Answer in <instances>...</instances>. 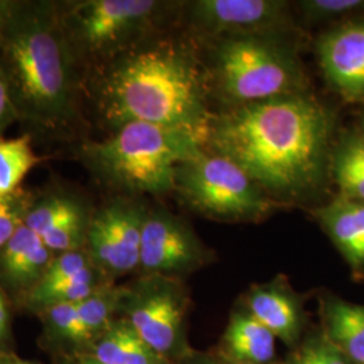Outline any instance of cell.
<instances>
[{
    "instance_id": "1",
    "label": "cell",
    "mask_w": 364,
    "mask_h": 364,
    "mask_svg": "<svg viewBox=\"0 0 364 364\" xmlns=\"http://www.w3.org/2000/svg\"><path fill=\"white\" fill-rule=\"evenodd\" d=\"M329 135L328 111L299 92L212 115L205 142L260 189L299 196L321 180Z\"/></svg>"
},
{
    "instance_id": "2",
    "label": "cell",
    "mask_w": 364,
    "mask_h": 364,
    "mask_svg": "<svg viewBox=\"0 0 364 364\" xmlns=\"http://www.w3.org/2000/svg\"><path fill=\"white\" fill-rule=\"evenodd\" d=\"M207 78L193 54L170 39L139 42L117 54L97 81V105L117 127L142 122L191 131L207 141L212 115Z\"/></svg>"
},
{
    "instance_id": "3",
    "label": "cell",
    "mask_w": 364,
    "mask_h": 364,
    "mask_svg": "<svg viewBox=\"0 0 364 364\" xmlns=\"http://www.w3.org/2000/svg\"><path fill=\"white\" fill-rule=\"evenodd\" d=\"M19 119L41 130L68 126L77 109V58L57 3L22 1L0 43Z\"/></svg>"
},
{
    "instance_id": "4",
    "label": "cell",
    "mask_w": 364,
    "mask_h": 364,
    "mask_svg": "<svg viewBox=\"0 0 364 364\" xmlns=\"http://www.w3.org/2000/svg\"><path fill=\"white\" fill-rule=\"evenodd\" d=\"M205 141L191 131L134 122L103 141L84 144L85 165L102 180L132 193L164 195L177 170L200 156Z\"/></svg>"
},
{
    "instance_id": "5",
    "label": "cell",
    "mask_w": 364,
    "mask_h": 364,
    "mask_svg": "<svg viewBox=\"0 0 364 364\" xmlns=\"http://www.w3.org/2000/svg\"><path fill=\"white\" fill-rule=\"evenodd\" d=\"M215 70L221 92L235 105L299 93L304 81L293 53L267 34L221 39Z\"/></svg>"
},
{
    "instance_id": "6",
    "label": "cell",
    "mask_w": 364,
    "mask_h": 364,
    "mask_svg": "<svg viewBox=\"0 0 364 364\" xmlns=\"http://www.w3.org/2000/svg\"><path fill=\"white\" fill-rule=\"evenodd\" d=\"M156 0H80L57 4L66 38L77 60L114 58L139 43L161 16Z\"/></svg>"
},
{
    "instance_id": "7",
    "label": "cell",
    "mask_w": 364,
    "mask_h": 364,
    "mask_svg": "<svg viewBox=\"0 0 364 364\" xmlns=\"http://www.w3.org/2000/svg\"><path fill=\"white\" fill-rule=\"evenodd\" d=\"M186 313L188 296L180 278L142 275L122 287L119 317L171 364L195 352L186 338Z\"/></svg>"
},
{
    "instance_id": "8",
    "label": "cell",
    "mask_w": 364,
    "mask_h": 364,
    "mask_svg": "<svg viewBox=\"0 0 364 364\" xmlns=\"http://www.w3.org/2000/svg\"><path fill=\"white\" fill-rule=\"evenodd\" d=\"M192 208L212 218L252 220L273 209V203L259 186L228 158L208 154L182 164L176 188Z\"/></svg>"
},
{
    "instance_id": "9",
    "label": "cell",
    "mask_w": 364,
    "mask_h": 364,
    "mask_svg": "<svg viewBox=\"0 0 364 364\" xmlns=\"http://www.w3.org/2000/svg\"><path fill=\"white\" fill-rule=\"evenodd\" d=\"M144 213L142 205L123 198L92 213L85 251L111 282L139 270Z\"/></svg>"
},
{
    "instance_id": "10",
    "label": "cell",
    "mask_w": 364,
    "mask_h": 364,
    "mask_svg": "<svg viewBox=\"0 0 364 364\" xmlns=\"http://www.w3.org/2000/svg\"><path fill=\"white\" fill-rule=\"evenodd\" d=\"M208 257L207 248L181 219L165 209L146 210L139 260L144 275L178 278L204 266Z\"/></svg>"
},
{
    "instance_id": "11",
    "label": "cell",
    "mask_w": 364,
    "mask_h": 364,
    "mask_svg": "<svg viewBox=\"0 0 364 364\" xmlns=\"http://www.w3.org/2000/svg\"><path fill=\"white\" fill-rule=\"evenodd\" d=\"M120 294L122 287L112 284L88 299L43 311V338L57 355L85 351L119 317Z\"/></svg>"
},
{
    "instance_id": "12",
    "label": "cell",
    "mask_w": 364,
    "mask_h": 364,
    "mask_svg": "<svg viewBox=\"0 0 364 364\" xmlns=\"http://www.w3.org/2000/svg\"><path fill=\"white\" fill-rule=\"evenodd\" d=\"M92 213L77 196L52 192L30 201L23 224L57 255L85 250Z\"/></svg>"
},
{
    "instance_id": "13",
    "label": "cell",
    "mask_w": 364,
    "mask_h": 364,
    "mask_svg": "<svg viewBox=\"0 0 364 364\" xmlns=\"http://www.w3.org/2000/svg\"><path fill=\"white\" fill-rule=\"evenodd\" d=\"M197 26L220 36L267 34L287 19V3L277 0H198L192 3Z\"/></svg>"
},
{
    "instance_id": "14",
    "label": "cell",
    "mask_w": 364,
    "mask_h": 364,
    "mask_svg": "<svg viewBox=\"0 0 364 364\" xmlns=\"http://www.w3.org/2000/svg\"><path fill=\"white\" fill-rule=\"evenodd\" d=\"M323 72L347 100H364V21L348 22L318 42Z\"/></svg>"
},
{
    "instance_id": "15",
    "label": "cell",
    "mask_w": 364,
    "mask_h": 364,
    "mask_svg": "<svg viewBox=\"0 0 364 364\" xmlns=\"http://www.w3.org/2000/svg\"><path fill=\"white\" fill-rule=\"evenodd\" d=\"M55 254L25 224L0 248V287L22 301L38 285Z\"/></svg>"
},
{
    "instance_id": "16",
    "label": "cell",
    "mask_w": 364,
    "mask_h": 364,
    "mask_svg": "<svg viewBox=\"0 0 364 364\" xmlns=\"http://www.w3.org/2000/svg\"><path fill=\"white\" fill-rule=\"evenodd\" d=\"M243 308L266 326L277 340H282L293 348L301 343L305 323L302 299L285 278L279 277L267 284L251 287Z\"/></svg>"
},
{
    "instance_id": "17",
    "label": "cell",
    "mask_w": 364,
    "mask_h": 364,
    "mask_svg": "<svg viewBox=\"0 0 364 364\" xmlns=\"http://www.w3.org/2000/svg\"><path fill=\"white\" fill-rule=\"evenodd\" d=\"M275 343L273 333L242 306L231 314L218 353L237 363L273 364Z\"/></svg>"
},
{
    "instance_id": "18",
    "label": "cell",
    "mask_w": 364,
    "mask_h": 364,
    "mask_svg": "<svg viewBox=\"0 0 364 364\" xmlns=\"http://www.w3.org/2000/svg\"><path fill=\"white\" fill-rule=\"evenodd\" d=\"M316 216L352 270H364V203L341 197Z\"/></svg>"
},
{
    "instance_id": "19",
    "label": "cell",
    "mask_w": 364,
    "mask_h": 364,
    "mask_svg": "<svg viewBox=\"0 0 364 364\" xmlns=\"http://www.w3.org/2000/svg\"><path fill=\"white\" fill-rule=\"evenodd\" d=\"M102 364H171L154 351L122 317L80 352Z\"/></svg>"
},
{
    "instance_id": "20",
    "label": "cell",
    "mask_w": 364,
    "mask_h": 364,
    "mask_svg": "<svg viewBox=\"0 0 364 364\" xmlns=\"http://www.w3.org/2000/svg\"><path fill=\"white\" fill-rule=\"evenodd\" d=\"M321 314L326 338L350 362L364 364V305L338 299H324Z\"/></svg>"
},
{
    "instance_id": "21",
    "label": "cell",
    "mask_w": 364,
    "mask_h": 364,
    "mask_svg": "<svg viewBox=\"0 0 364 364\" xmlns=\"http://www.w3.org/2000/svg\"><path fill=\"white\" fill-rule=\"evenodd\" d=\"M41 161L33 150L30 134L11 139L0 138V201L18 193L25 177Z\"/></svg>"
},
{
    "instance_id": "22",
    "label": "cell",
    "mask_w": 364,
    "mask_h": 364,
    "mask_svg": "<svg viewBox=\"0 0 364 364\" xmlns=\"http://www.w3.org/2000/svg\"><path fill=\"white\" fill-rule=\"evenodd\" d=\"M282 364H350V360L323 332L301 341Z\"/></svg>"
},
{
    "instance_id": "23",
    "label": "cell",
    "mask_w": 364,
    "mask_h": 364,
    "mask_svg": "<svg viewBox=\"0 0 364 364\" xmlns=\"http://www.w3.org/2000/svg\"><path fill=\"white\" fill-rule=\"evenodd\" d=\"M31 197L19 191L7 200L0 201V248L3 247L16 230L23 224Z\"/></svg>"
},
{
    "instance_id": "24",
    "label": "cell",
    "mask_w": 364,
    "mask_h": 364,
    "mask_svg": "<svg viewBox=\"0 0 364 364\" xmlns=\"http://www.w3.org/2000/svg\"><path fill=\"white\" fill-rule=\"evenodd\" d=\"M333 170L336 182L343 192V197L364 203L363 168L338 154Z\"/></svg>"
},
{
    "instance_id": "25",
    "label": "cell",
    "mask_w": 364,
    "mask_h": 364,
    "mask_svg": "<svg viewBox=\"0 0 364 364\" xmlns=\"http://www.w3.org/2000/svg\"><path fill=\"white\" fill-rule=\"evenodd\" d=\"M362 0H308L301 1V9L313 19L335 16L363 9Z\"/></svg>"
},
{
    "instance_id": "26",
    "label": "cell",
    "mask_w": 364,
    "mask_h": 364,
    "mask_svg": "<svg viewBox=\"0 0 364 364\" xmlns=\"http://www.w3.org/2000/svg\"><path fill=\"white\" fill-rule=\"evenodd\" d=\"M15 120H19V114L14 100L10 80L0 60V138H3V134Z\"/></svg>"
},
{
    "instance_id": "27",
    "label": "cell",
    "mask_w": 364,
    "mask_h": 364,
    "mask_svg": "<svg viewBox=\"0 0 364 364\" xmlns=\"http://www.w3.org/2000/svg\"><path fill=\"white\" fill-rule=\"evenodd\" d=\"M21 3L22 1L0 0V43L11 25L15 14L19 10Z\"/></svg>"
},
{
    "instance_id": "28",
    "label": "cell",
    "mask_w": 364,
    "mask_h": 364,
    "mask_svg": "<svg viewBox=\"0 0 364 364\" xmlns=\"http://www.w3.org/2000/svg\"><path fill=\"white\" fill-rule=\"evenodd\" d=\"M6 293L0 287V351L6 350V344L10 336V311Z\"/></svg>"
},
{
    "instance_id": "29",
    "label": "cell",
    "mask_w": 364,
    "mask_h": 364,
    "mask_svg": "<svg viewBox=\"0 0 364 364\" xmlns=\"http://www.w3.org/2000/svg\"><path fill=\"white\" fill-rule=\"evenodd\" d=\"M338 154L364 169V139H351L346 142Z\"/></svg>"
},
{
    "instance_id": "30",
    "label": "cell",
    "mask_w": 364,
    "mask_h": 364,
    "mask_svg": "<svg viewBox=\"0 0 364 364\" xmlns=\"http://www.w3.org/2000/svg\"><path fill=\"white\" fill-rule=\"evenodd\" d=\"M178 364H246L237 363L234 360H230L227 358H223L219 353H200V352H193L189 358L182 360Z\"/></svg>"
},
{
    "instance_id": "31",
    "label": "cell",
    "mask_w": 364,
    "mask_h": 364,
    "mask_svg": "<svg viewBox=\"0 0 364 364\" xmlns=\"http://www.w3.org/2000/svg\"><path fill=\"white\" fill-rule=\"evenodd\" d=\"M55 364H102L84 353H61L57 355Z\"/></svg>"
},
{
    "instance_id": "32",
    "label": "cell",
    "mask_w": 364,
    "mask_h": 364,
    "mask_svg": "<svg viewBox=\"0 0 364 364\" xmlns=\"http://www.w3.org/2000/svg\"><path fill=\"white\" fill-rule=\"evenodd\" d=\"M0 364H39L37 362H31V360H26L23 358L16 356L13 352L3 350L0 351Z\"/></svg>"
}]
</instances>
